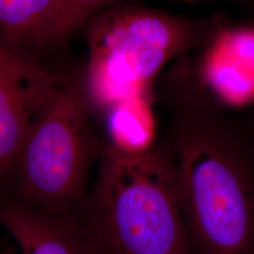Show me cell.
<instances>
[{"mask_svg": "<svg viewBox=\"0 0 254 254\" xmlns=\"http://www.w3.org/2000/svg\"><path fill=\"white\" fill-rule=\"evenodd\" d=\"M218 3L232 7L243 14L247 22L254 25V0H218Z\"/></svg>", "mask_w": 254, "mask_h": 254, "instance_id": "obj_10", "label": "cell"}, {"mask_svg": "<svg viewBox=\"0 0 254 254\" xmlns=\"http://www.w3.org/2000/svg\"><path fill=\"white\" fill-rule=\"evenodd\" d=\"M166 112L185 223L194 254H254V128L233 118L184 55L154 84Z\"/></svg>", "mask_w": 254, "mask_h": 254, "instance_id": "obj_1", "label": "cell"}, {"mask_svg": "<svg viewBox=\"0 0 254 254\" xmlns=\"http://www.w3.org/2000/svg\"><path fill=\"white\" fill-rule=\"evenodd\" d=\"M80 210L108 254H194L172 155L165 143L104 140Z\"/></svg>", "mask_w": 254, "mask_h": 254, "instance_id": "obj_2", "label": "cell"}, {"mask_svg": "<svg viewBox=\"0 0 254 254\" xmlns=\"http://www.w3.org/2000/svg\"><path fill=\"white\" fill-rule=\"evenodd\" d=\"M176 3H218V0H172Z\"/></svg>", "mask_w": 254, "mask_h": 254, "instance_id": "obj_11", "label": "cell"}, {"mask_svg": "<svg viewBox=\"0 0 254 254\" xmlns=\"http://www.w3.org/2000/svg\"><path fill=\"white\" fill-rule=\"evenodd\" d=\"M136 0H60L67 27L68 35H72L101 10L125 2Z\"/></svg>", "mask_w": 254, "mask_h": 254, "instance_id": "obj_9", "label": "cell"}, {"mask_svg": "<svg viewBox=\"0 0 254 254\" xmlns=\"http://www.w3.org/2000/svg\"><path fill=\"white\" fill-rule=\"evenodd\" d=\"M198 51L194 61L200 78L223 106L254 98V24L228 21Z\"/></svg>", "mask_w": 254, "mask_h": 254, "instance_id": "obj_7", "label": "cell"}, {"mask_svg": "<svg viewBox=\"0 0 254 254\" xmlns=\"http://www.w3.org/2000/svg\"><path fill=\"white\" fill-rule=\"evenodd\" d=\"M229 21L175 14L133 2L108 7L87 23L86 85L93 109L109 111L125 101L154 97L163 69L199 50Z\"/></svg>", "mask_w": 254, "mask_h": 254, "instance_id": "obj_3", "label": "cell"}, {"mask_svg": "<svg viewBox=\"0 0 254 254\" xmlns=\"http://www.w3.org/2000/svg\"><path fill=\"white\" fill-rule=\"evenodd\" d=\"M0 37L11 46H44L68 38L60 0H0Z\"/></svg>", "mask_w": 254, "mask_h": 254, "instance_id": "obj_8", "label": "cell"}, {"mask_svg": "<svg viewBox=\"0 0 254 254\" xmlns=\"http://www.w3.org/2000/svg\"><path fill=\"white\" fill-rule=\"evenodd\" d=\"M5 48H6V47L0 46V60H1V58H2V56H3V53H4V51H5Z\"/></svg>", "mask_w": 254, "mask_h": 254, "instance_id": "obj_12", "label": "cell"}, {"mask_svg": "<svg viewBox=\"0 0 254 254\" xmlns=\"http://www.w3.org/2000/svg\"><path fill=\"white\" fill-rule=\"evenodd\" d=\"M85 73L64 78L32 128L0 198L52 213H77L103 141L91 124Z\"/></svg>", "mask_w": 254, "mask_h": 254, "instance_id": "obj_4", "label": "cell"}, {"mask_svg": "<svg viewBox=\"0 0 254 254\" xmlns=\"http://www.w3.org/2000/svg\"><path fill=\"white\" fill-rule=\"evenodd\" d=\"M0 224L22 254H108L77 213H52L0 198Z\"/></svg>", "mask_w": 254, "mask_h": 254, "instance_id": "obj_6", "label": "cell"}, {"mask_svg": "<svg viewBox=\"0 0 254 254\" xmlns=\"http://www.w3.org/2000/svg\"><path fill=\"white\" fill-rule=\"evenodd\" d=\"M64 79L5 48L0 60V188Z\"/></svg>", "mask_w": 254, "mask_h": 254, "instance_id": "obj_5", "label": "cell"}]
</instances>
